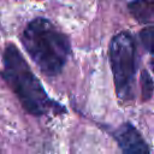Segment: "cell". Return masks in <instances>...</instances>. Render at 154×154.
Here are the masks:
<instances>
[{
    "label": "cell",
    "mask_w": 154,
    "mask_h": 154,
    "mask_svg": "<svg viewBox=\"0 0 154 154\" xmlns=\"http://www.w3.org/2000/svg\"><path fill=\"white\" fill-rule=\"evenodd\" d=\"M22 42L43 73L48 76L60 73L70 54V42L49 20L43 18L31 20L23 32Z\"/></svg>",
    "instance_id": "cell-1"
},
{
    "label": "cell",
    "mask_w": 154,
    "mask_h": 154,
    "mask_svg": "<svg viewBox=\"0 0 154 154\" xmlns=\"http://www.w3.org/2000/svg\"><path fill=\"white\" fill-rule=\"evenodd\" d=\"M2 77L17 95L23 108L32 116H42L51 108H57L45 91L37 77L14 45H7L4 53Z\"/></svg>",
    "instance_id": "cell-2"
},
{
    "label": "cell",
    "mask_w": 154,
    "mask_h": 154,
    "mask_svg": "<svg viewBox=\"0 0 154 154\" xmlns=\"http://www.w3.org/2000/svg\"><path fill=\"white\" fill-rule=\"evenodd\" d=\"M136 49L130 34L116 35L109 45V63L113 72L116 91L120 99L131 95L132 81L136 72Z\"/></svg>",
    "instance_id": "cell-3"
},
{
    "label": "cell",
    "mask_w": 154,
    "mask_h": 154,
    "mask_svg": "<svg viewBox=\"0 0 154 154\" xmlns=\"http://www.w3.org/2000/svg\"><path fill=\"white\" fill-rule=\"evenodd\" d=\"M116 140L124 154H149V147L130 123L123 124L116 131Z\"/></svg>",
    "instance_id": "cell-4"
},
{
    "label": "cell",
    "mask_w": 154,
    "mask_h": 154,
    "mask_svg": "<svg viewBox=\"0 0 154 154\" xmlns=\"http://www.w3.org/2000/svg\"><path fill=\"white\" fill-rule=\"evenodd\" d=\"M129 11L137 22L149 23L154 20V0H132Z\"/></svg>",
    "instance_id": "cell-5"
},
{
    "label": "cell",
    "mask_w": 154,
    "mask_h": 154,
    "mask_svg": "<svg viewBox=\"0 0 154 154\" xmlns=\"http://www.w3.org/2000/svg\"><path fill=\"white\" fill-rule=\"evenodd\" d=\"M140 38L143 47L152 54H154V25L144 28L140 32Z\"/></svg>",
    "instance_id": "cell-6"
},
{
    "label": "cell",
    "mask_w": 154,
    "mask_h": 154,
    "mask_svg": "<svg viewBox=\"0 0 154 154\" xmlns=\"http://www.w3.org/2000/svg\"><path fill=\"white\" fill-rule=\"evenodd\" d=\"M141 89L143 100H148L153 94V81L147 71H143L141 75Z\"/></svg>",
    "instance_id": "cell-7"
},
{
    "label": "cell",
    "mask_w": 154,
    "mask_h": 154,
    "mask_svg": "<svg viewBox=\"0 0 154 154\" xmlns=\"http://www.w3.org/2000/svg\"><path fill=\"white\" fill-rule=\"evenodd\" d=\"M152 66H153V71H154V60L152 61Z\"/></svg>",
    "instance_id": "cell-8"
}]
</instances>
